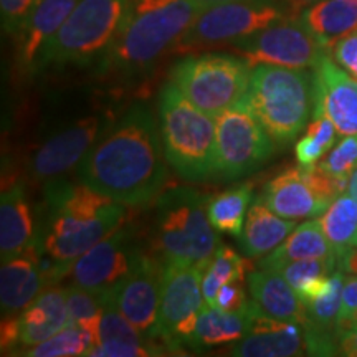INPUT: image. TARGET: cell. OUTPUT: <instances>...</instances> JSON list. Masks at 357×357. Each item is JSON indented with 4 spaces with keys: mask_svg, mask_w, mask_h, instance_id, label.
<instances>
[{
    "mask_svg": "<svg viewBox=\"0 0 357 357\" xmlns=\"http://www.w3.org/2000/svg\"><path fill=\"white\" fill-rule=\"evenodd\" d=\"M159 124L146 106L136 105L106 129L78 166V177L123 205H147L167 181Z\"/></svg>",
    "mask_w": 357,
    "mask_h": 357,
    "instance_id": "6da1fadb",
    "label": "cell"
},
{
    "mask_svg": "<svg viewBox=\"0 0 357 357\" xmlns=\"http://www.w3.org/2000/svg\"><path fill=\"white\" fill-rule=\"evenodd\" d=\"M47 207L40 248L63 276L78 257L126 220L123 204L83 182H47Z\"/></svg>",
    "mask_w": 357,
    "mask_h": 357,
    "instance_id": "7a4b0ae2",
    "label": "cell"
},
{
    "mask_svg": "<svg viewBox=\"0 0 357 357\" xmlns=\"http://www.w3.org/2000/svg\"><path fill=\"white\" fill-rule=\"evenodd\" d=\"M202 7L195 0H129L118 33L101 60V73L139 78L174 52Z\"/></svg>",
    "mask_w": 357,
    "mask_h": 357,
    "instance_id": "3957f363",
    "label": "cell"
},
{
    "mask_svg": "<svg viewBox=\"0 0 357 357\" xmlns=\"http://www.w3.org/2000/svg\"><path fill=\"white\" fill-rule=\"evenodd\" d=\"M243 102L275 144L288 146L314 116V71L276 65L253 66Z\"/></svg>",
    "mask_w": 357,
    "mask_h": 357,
    "instance_id": "277c9868",
    "label": "cell"
},
{
    "mask_svg": "<svg viewBox=\"0 0 357 357\" xmlns=\"http://www.w3.org/2000/svg\"><path fill=\"white\" fill-rule=\"evenodd\" d=\"M159 132L167 164L189 182L215 178V121L172 82L159 93Z\"/></svg>",
    "mask_w": 357,
    "mask_h": 357,
    "instance_id": "5b68a950",
    "label": "cell"
},
{
    "mask_svg": "<svg viewBox=\"0 0 357 357\" xmlns=\"http://www.w3.org/2000/svg\"><path fill=\"white\" fill-rule=\"evenodd\" d=\"M208 195L187 185L171 187L155 199L153 243L164 263L178 261L204 268L218 248L208 220Z\"/></svg>",
    "mask_w": 357,
    "mask_h": 357,
    "instance_id": "8992f818",
    "label": "cell"
},
{
    "mask_svg": "<svg viewBox=\"0 0 357 357\" xmlns=\"http://www.w3.org/2000/svg\"><path fill=\"white\" fill-rule=\"evenodd\" d=\"M129 0H78L40 53L35 71L101 63L118 33Z\"/></svg>",
    "mask_w": 357,
    "mask_h": 357,
    "instance_id": "52a82bcc",
    "label": "cell"
},
{
    "mask_svg": "<svg viewBox=\"0 0 357 357\" xmlns=\"http://www.w3.org/2000/svg\"><path fill=\"white\" fill-rule=\"evenodd\" d=\"M253 66L227 53H187L171 70V79L187 100L215 118L243 101Z\"/></svg>",
    "mask_w": 357,
    "mask_h": 357,
    "instance_id": "ba28073f",
    "label": "cell"
},
{
    "mask_svg": "<svg viewBox=\"0 0 357 357\" xmlns=\"http://www.w3.org/2000/svg\"><path fill=\"white\" fill-rule=\"evenodd\" d=\"M287 15L291 13L283 0H231L205 7L178 40L174 53L230 47Z\"/></svg>",
    "mask_w": 357,
    "mask_h": 357,
    "instance_id": "9c48e42d",
    "label": "cell"
},
{
    "mask_svg": "<svg viewBox=\"0 0 357 357\" xmlns=\"http://www.w3.org/2000/svg\"><path fill=\"white\" fill-rule=\"evenodd\" d=\"M275 141L245 102L215 116V181H236L260 169Z\"/></svg>",
    "mask_w": 357,
    "mask_h": 357,
    "instance_id": "30bf717a",
    "label": "cell"
},
{
    "mask_svg": "<svg viewBox=\"0 0 357 357\" xmlns=\"http://www.w3.org/2000/svg\"><path fill=\"white\" fill-rule=\"evenodd\" d=\"M204 301L202 268L178 261L164 263L154 341H162L164 347L172 351L182 344L189 346Z\"/></svg>",
    "mask_w": 357,
    "mask_h": 357,
    "instance_id": "8fae6325",
    "label": "cell"
},
{
    "mask_svg": "<svg viewBox=\"0 0 357 357\" xmlns=\"http://www.w3.org/2000/svg\"><path fill=\"white\" fill-rule=\"evenodd\" d=\"M349 181L331 176L318 164L289 167L268 182L261 199L271 211L288 220L314 218L349 189Z\"/></svg>",
    "mask_w": 357,
    "mask_h": 357,
    "instance_id": "7c38bea8",
    "label": "cell"
},
{
    "mask_svg": "<svg viewBox=\"0 0 357 357\" xmlns=\"http://www.w3.org/2000/svg\"><path fill=\"white\" fill-rule=\"evenodd\" d=\"M230 48L252 66L276 65L287 68H314L328 53V48L307 30L300 17L293 15L231 43Z\"/></svg>",
    "mask_w": 357,
    "mask_h": 357,
    "instance_id": "4fadbf2b",
    "label": "cell"
},
{
    "mask_svg": "<svg viewBox=\"0 0 357 357\" xmlns=\"http://www.w3.org/2000/svg\"><path fill=\"white\" fill-rule=\"evenodd\" d=\"M139 252L131 229L123 223L71 263L66 275L75 287L106 296L129 273Z\"/></svg>",
    "mask_w": 357,
    "mask_h": 357,
    "instance_id": "5bb4252c",
    "label": "cell"
},
{
    "mask_svg": "<svg viewBox=\"0 0 357 357\" xmlns=\"http://www.w3.org/2000/svg\"><path fill=\"white\" fill-rule=\"evenodd\" d=\"M111 124L108 114H95L58 129L35 151L29 164L30 176L38 182H52L65 176L79 166Z\"/></svg>",
    "mask_w": 357,
    "mask_h": 357,
    "instance_id": "9a60e30c",
    "label": "cell"
},
{
    "mask_svg": "<svg viewBox=\"0 0 357 357\" xmlns=\"http://www.w3.org/2000/svg\"><path fill=\"white\" fill-rule=\"evenodd\" d=\"M164 265L141 250L129 273L106 296L147 339L154 341ZM155 342V341H154Z\"/></svg>",
    "mask_w": 357,
    "mask_h": 357,
    "instance_id": "2e32d148",
    "label": "cell"
},
{
    "mask_svg": "<svg viewBox=\"0 0 357 357\" xmlns=\"http://www.w3.org/2000/svg\"><path fill=\"white\" fill-rule=\"evenodd\" d=\"M61 278L53 261L42 255L40 242L33 243L19 257L2 261L0 270V306L2 316H17L38 296Z\"/></svg>",
    "mask_w": 357,
    "mask_h": 357,
    "instance_id": "e0dca14e",
    "label": "cell"
},
{
    "mask_svg": "<svg viewBox=\"0 0 357 357\" xmlns=\"http://www.w3.org/2000/svg\"><path fill=\"white\" fill-rule=\"evenodd\" d=\"M236 357H293L306 354V337L301 324L263 314L250 303L247 333L230 349Z\"/></svg>",
    "mask_w": 357,
    "mask_h": 357,
    "instance_id": "ac0fdd59",
    "label": "cell"
},
{
    "mask_svg": "<svg viewBox=\"0 0 357 357\" xmlns=\"http://www.w3.org/2000/svg\"><path fill=\"white\" fill-rule=\"evenodd\" d=\"M314 118L328 116L342 136L357 134V79L342 70L329 52L314 66Z\"/></svg>",
    "mask_w": 357,
    "mask_h": 357,
    "instance_id": "d6986e66",
    "label": "cell"
},
{
    "mask_svg": "<svg viewBox=\"0 0 357 357\" xmlns=\"http://www.w3.org/2000/svg\"><path fill=\"white\" fill-rule=\"evenodd\" d=\"M78 0H42L17 33V65L22 71H33L43 47L65 24Z\"/></svg>",
    "mask_w": 357,
    "mask_h": 357,
    "instance_id": "ffe728a7",
    "label": "cell"
},
{
    "mask_svg": "<svg viewBox=\"0 0 357 357\" xmlns=\"http://www.w3.org/2000/svg\"><path fill=\"white\" fill-rule=\"evenodd\" d=\"M37 242L40 235L35 230L25 185L15 182L2 192L0 200V258L2 261L12 260Z\"/></svg>",
    "mask_w": 357,
    "mask_h": 357,
    "instance_id": "44dd1931",
    "label": "cell"
},
{
    "mask_svg": "<svg viewBox=\"0 0 357 357\" xmlns=\"http://www.w3.org/2000/svg\"><path fill=\"white\" fill-rule=\"evenodd\" d=\"M252 301L263 314L281 321L306 324L305 303L300 300L291 284L271 268L252 270L247 275Z\"/></svg>",
    "mask_w": 357,
    "mask_h": 357,
    "instance_id": "7402d4cb",
    "label": "cell"
},
{
    "mask_svg": "<svg viewBox=\"0 0 357 357\" xmlns=\"http://www.w3.org/2000/svg\"><path fill=\"white\" fill-rule=\"evenodd\" d=\"M17 321L20 346L30 347L47 341L71 323L66 305V288L50 287L43 289L20 314H17Z\"/></svg>",
    "mask_w": 357,
    "mask_h": 357,
    "instance_id": "603a6c76",
    "label": "cell"
},
{
    "mask_svg": "<svg viewBox=\"0 0 357 357\" xmlns=\"http://www.w3.org/2000/svg\"><path fill=\"white\" fill-rule=\"evenodd\" d=\"M294 229L296 220L280 217L260 197L248 208L243 231L238 236L240 250L248 258L266 257L278 248Z\"/></svg>",
    "mask_w": 357,
    "mask_h": 357,
    "instance_id": "cb8c5ba5",
    "label": "cell"
},
{
    "mask_svg": "<svg viewBox=\"0 0 357 357\" xmlns=\"http://www.w3.org/2000/svg\"><path fill=\"white\" fill-rule=\"evenodd\" d=\"M300 19L329 52L339 38L357 30V0H319Z\"/></svg>",
    "mask_w": 357,
    "mask_h": 357,
    "instance_id": "d4e9b609",
    "label": "cell"
},
{
    "mask_svg": "<svg viewBox=\"0 0 357 357\" xmlns=\"http://www.w3.org/2000/svg\"><path fill=\"white\" fill-rule=\"evenodd\" d=\"M329 257H336V253L326 238L319 220H307L298 225L278 248L261 258L260 266L276 268L288 261Z\"/></svg>",
    "mask_w": 357,
    "mask_h": 357,
    "instance_id": "484cf974",
    "label": "cell"
},
{
    "mask_svg": "<svg viewBox=\"0 0 357 357\" xmlns=\"http://www.w3.org/2000/svg\"><path fill=\"white\" fill-rule=\"evenodd\" d=\"M247 324L248 311L236 314V312H227L207 305V307L204 306L200 312L197 328H195L189 346L192 349L208 351L212 347L236 342L247 333Z\"/></svg>",
    "mask_w": 357,
    "mask_h": 357,
    "instance_id": "4316f807",
    "label": "cell"
},
{
    "mask_svg": "<svg viewBox=\"0 0 357 357\" xmlns=\"http://www.w3.org/2000/svg\"><path fill=\"white\" fill-rule=\"evenodd\" d=\"M321 229L341 260L347 252L357 247V199L344 192L329 204L319 217Z\"/></svg>",
    "mask_w": 357,
    "mask_h": 357,
    "instance_id": "83f0119b",
    "label": "cell"
},
{
    "mask_svg": "<svg viewBox=\"0 0 357 357\" xmlns=\"http://www.w3.org/2000/svg\"><path fill=\"white\" fill-rule=\"evenodd\" d=\"M252 184H242L208 199L207 213L213 229L238 238L243 231L245 213L252 202Z\"/></svg>",
    "mask_w": 357,
    "mask_h": 357,
    "instance_id": "f1b7e54d",
    "label": "cell"
},
{
    "mask_svg": "<svg viewBox=\"0 0 357 357\" xmlns=\"http://www.w3.org/2000/svg\"><path fill=\"white\" fill-rule=\"evenodd\" d=\"M252 270L253 268L250 266L247 258L240 257L238 253L225 245L218 247L202 271V293L205 303L208 306H215L218 289L231 281H243Z\"/></svg>",
    "mask_w": 357,
    "mask_h": 357,
    "instance_id": "f546056e",
    "label": "cell"
},
{
    "mask_svg": "<svg viewBox=\"0 0 357 357\" xmlns=\"http://www.w3.org/2000/svg\"><path fill=\"white\" fill-rule=\"evenodd\" d=\"M66 305H68L71 323L83 328L93 337V342L98 344L106 305L105 294L88 291L71 284L70 288H66Z\"/></svg>",
    "mask_w": 357,
    "mask_h": 357,
    "instance_id": "4dcf8cb0",
    "label": "cell"
},
{
    "mask_svg": "<svg viewBox=\"0 0 357 357\" xmlns=\"http://www.w3.org/2000/svg\"><path fill=\"white\" fill-rule=\"evenodd\" d=\"M95 346L93 337L79 328L78 324L70 323L66 328L53 334L47 341L26 347L22 356L29 357H71V356H88V351Z\"/></svg>",
    "mask_w": 357,
    "mask_h": 357,
    "instance_id": "1f68e13d",
    "label": "cell"
},
{
    "mask_svg": "<svg viewBox=\"0 0 357 357\" xmlns=\"http://www.w3.org/2000/svg\"><path fill=\"white\" fill-rule=\"evenodd\" d=\"M337 129L328 116L314 118L305 136L296 142L294 154H296L298 164L303 167L316 166V162L328 153L336 142Z\"/></svg>",
    "mask_w": 357,
    "mask_h": 357,
    "instance_id": "d6a6232c",
    "label": "cell"
},
{
    "mask_svg": "<svg viewBox=\"0 0 357 357\" xmlns=\"http://www.w3.org/2000/svg\"><path fill=\"white\" fill-rule=\"evenodd\" d=\"M271 270L278 271V273L283 276L289 284H291L294 291H298L306 281H310L321 275H331L336 270H341V268H339L337 257H329V258H307V260L288 261L276 268H271Z\"/></svg>",
    "mask_w": 357,
    "mask_h": 357,
    "instance_id": "836d02e7",
    "label": "cell"
},
{
    "mask_svg": "<svg viewBox=\"0 0 357 357\" xmlns=\"http://www.w3.org/2000/svg\"><path fill=\"white\" fill-rule=\"evenodd\" d=\"M318 166L334 177L351 178L357 169V134L342 137Z\"/></svg>",
    "mask_w": 357,
    "mask_h": 357,
    "instance_id": "e575fe53",
    "label": "cell"
},
{
    "mask_svg": "<svg viewBox=\"0 0 357 357\" xmlns=\"http://www.w3.org/2000/svg\"><path fill=\"white\" fill-rule=\"evenodd\" d=\"M164 347H159L153 342L146 344H132V342L121 341H102L98 342L88 351V356L100 357H146V356H159L164 354Z\"/></svg>",
    "mask_w": 357,
    "mask_h": 357,
    "instance_id": "d590c367",
    "label": "cell"
},
{
    "mask_svg": "<svg viewBox=\"0 0 357 357\" xmlns=\"http://www.w3.org/2000/svg\"><path fill=\"white\" fill-rule=\"evenodd\" d=\"M42 0H0V15H2V30L7 35L20 32L25 20Z\"/></svg>",
    "mask_w": 357,
    "mask_h": 357,
    "instance_id": "8d00e7d4",
    "label": "cell"
},
{
    "mask_svg": "<svg viewBox=\"0 0 357 357\" xmlns=\"http://www.w3.org/2000/svg\"><path fill=\"white\" fill-rule=\"evenodd\" d=\"M329 55L342 70H346L352 78L357 79V30L339 38L329 48Z\"/></svg>",
    "mask_w": 357,
    "mask_h": 357,
    "instance_id": "74e56055",
    "label": "cell"
},
{
    "mask_svg": "<svg viewBox=\"0 0 357 357\" xmlns=\"http://www.w3.org/2000/svg\"><path fill=\"white\" fill-rule=\"evenodd\" d=\"M250 303L247 301V294H245V288L242 281H231V283L223 284L218 289L215 306L218 310L227 311V312H236V314H242V312L248 311Z\"/></svg>",
    "mask_w": 357,
    "mask_h": 357,
    "instance_id": "f35d334b",
    "label": "cell"
},
{
    "mask_svg": "<svg viewBox=\"0 0 357 357\" xmlns=\"http://www.w3.org/2000/svg\"><path fill=\"white\" fill-rule=\"evenodd\" d=\"M354 324H357V275H352L344 281L341 312L337 318V336Z\"/></svg>",
    "mask_w": 357,
    "mask_h": 357,
    "instance_id": "ab89813d",
    "label": "cell"
},
{
    "mask_svg": "<svg viewBox=\"0 0 357 357\" xmlns=\"http://www.w3.org/2000/svg\"><path fill=\"white\" fill-rule=\"evenodd\" d=\"M20 346V334H19V321L17 316H7L2 321V351L10 352Z\"/></svg>",
    "mask_w": 357,
    "mask_h": 357,
    "instance_id": "60d3db41",
    "label": "cell"
},
{
    "mask_svg": "<svg viewBox=\"0 0 357 357\" xmlns=\"http://www.w3.org/2000/svg\"><path fill=\"white\" fill-rule=\"evenodd\" d=\"M337 352L341 356L357 357V324L351 326L337 336Z\"/></svg>",
    "mask_w": 357,
    "mask_h": 357,
    "instance_id": "b9f144b4",
    "label": "cell"
},
{
    "mask_svg": "<svg viewBox=\"0 0 357 357\" xmlns=\"http://www.w3.org/2000/svg\"><path fill=\"white\" fill-rule=\"evenodd\" d=\"M283 2L284 6L288 7V10L293 17H300L305 8L314 6V3L319 2V0H283Z\"/></svg>",
    "mask_w": 357,
    "mask_h": 357,
    "instance_id": "7bdbcfd3",
    "label": "cell"
},
{
    "mask_svg": "<svg viewBox=\"0 0 357 357\" xmlns=\"http://www.w3.org/2000/svg\"><path fill=\"white\" fill-rule=\"evenodd\" d=\"M347 192H349L352 197L357 199V169L352 172L351 181H349V189H347Z\"/></svg>",
    "mask_w": 357,
    "mask_h": 357,
    "instance_id": "ee69618b",
    "label": "cell"
},
{
    "mask_svg": "<svg viewBox=\"0 0 357 357\" xmlns=\"http://www.w3.org/2000/svg\"><path fill=\"white\" fill-rule=\"evenodd\" d=\"M200 7H211V6H217V3H223V2H231V0H195Z\"/></svg>",
    "mask_w": 357,
    "mask_h": 357,
    "instance_id": "f6af8a7d",
    "label": "cell"
}]
</instances>
